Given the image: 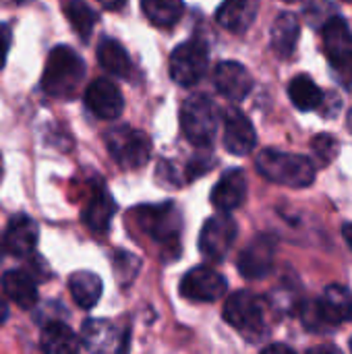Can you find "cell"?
I'll use <instances>...</instances> for the list:
<instances>
[{
	"label": "cell",
	"mask_w": 352,
	"mask_h": 354,
	"mask_svg": "<svg viewBox=\"0 0 352 354\" xmlns=\"http://www.w3.org/2000/svg\"><path fill=\"white\" fill-rule=\"evenodd\" d=\"M342 236H344V241H346V245L352 249V222L349 224H344V228H342Z\"/></svg>",
	"instance_id": "obj_38"
},
{
	"label": "cell",
	"mask_w": 352,
	"mask_h": 354,
	"mask_svg": "<svg viewBox=\"0 0 352 354\" xmlns=\"http://www.w3.org/2000/svg\"><path fill=\"white\" fill-rule=\"evenodd\" d=\"M307 354H342V351L336 348V346H332V344H319V346L309 348Z\"/></svg>",
	"instance_id": "obj_34"
},
{
	"label": "cell",
	"mask_w": 352,
	"mask_h": 354,
	"mask_svg": "<svg viewBox=\"0 0 352 354\" xmlns=\"http://www.w3.org/2000/svg\"><path fill=\"white\" fill-rule=\"evenodd\" d=\"M237 236H239V226L230 216H226V214L212 216L201 228L199 251L203 253L205 259L220 263L228 257Z\"/></svg>",
	"instance_id": "obj_9"
},
{
	"label": "cell",
	"mask_w": 352,
	"mask_h": 354,
	"mask_svg": "<svg viewBox=\"0 0 352 354\" xmlns=\"http://www.w3.org/2000/svg\"><path fill=\"white\" fill-rule=\"evenodd\" d=\"M334 4L330 0H309L305 6V17L311 27H324L334 17Z\"/></svg>",
	"instance_id": "obj_30"
},
{
	"label": "cell",
	"mask_w": 352,
	"mask_h": 354,
	"mask_svg": "<svg viewBox=\"0 0 352 354\" xmlns=\"http://www.w3.org/2000/svg\"><path fill=\"white\" fill-rule=\"evenodd\" d=\"M274 257H276V239L270 234H259L241 251L237 268L243 278L261 280L272 272Z\"/></svg>",
	"instance_id": "obj_10"
},
{
	"label": "cell",
	"mask_w": 352,
	"mask_h": 354,
	"mask_svg": "<svg viewBox=\"0 0 352 354\" xmlns=\"http://www.w3.org/2000/svg\"><path fill=\"white\" fill-rule=\"evenodd\" d=\"M301 37V23L299 17L293 12H282L278 15V19L272 25V48L280 58H288L293 56V52L297 50Z\"/></svg>",
	"instance_id": "obj_21"
},
{
	"label": "cell",
	"mask_w": 352,
	"mask_h": 354,
	"mask_svg": "<svg viewBox=\"0 0 352 354\" xmlns=\"http://www.w3.org/2000/svg\"><path fill=\"white\" fill-rule=\"evenodd\" d=\"M257 135L251 120L239 108H228L224 116V147L232 156H247L255 149Z\"/></svg>",
	"instance_id": "obj_13"
},
{
	"label": "cell",
	"mask_w": 352,
	"mask_h": 354,
	"mask_svg": "<svg viewBox=\"0 0 352 354\" xmlns=\"http://www.w3.org/2000/svg\"><path fill=\"white\" fill-rule=\"evenodd\" d=\"M106 147H108L112 160L127 170L145 166L151 156L149 137L143 131H137L129 124L112 127L106 133Z\"/></svg>",
	"instance_id": "obj_6"
},
{
	"label": "cell",
	"mask_w": 352,
	"mask_h": 354,
	"mask_svg": "<svg viewBox=\"0 0 352 354\" xmlns=\"http://www.w3.org/2000/svg\"><path fill=\"white\" fill-rule=\"evenodd\" d=\"M8 48H10V29L4 23H0V71L6 62Z\"/></svg>",
	"instance_id": "obj_33"
},
{
	"label": "cell",
	"mask_w": 352,
	"mask_h": 354,
	"mask_svg": "<svg viewBox=\"0 0 352 354\" xmlns=\"http://www.w3.org/2000/svg\"><path fill=\"white\" fill-rule=\"evenodd\" d=\"M284 2H299V0H284Z\"/></svg>",
	"instance_id": "obj_42"
},
{
	"label": "cell",
	"mask_w": 352,
	"mask_h": 354,
	"mask_svg": "<svg viewBox=\"0 0 352 354\" xmlns=\"http://www.w3.org/2000/svg\"><path fill=\"white\" fill-rule=\"evenodd\" d=\"M62 10H64V17L68 19L71 27L79 33V37L89 39V35L98 23V12L85 0H64Z\"/></svg>",
	"instance_id": "obj_27"
},
{
	"label": "cell",
	"mask_w": 352,
	"mask_h": 354,
	"mask_svg": "<svg viewBox=\"0 0 352 354\" xmlns=\"http://www.w3.org/2000/svg\"><path fill=\"white\" fill-rule=\"evenodd\" d=\"M259 10V0H224L216 10V21L230 33H245Z\"/></svg>",
	"instance_id": "obj_18"
},
{
	"label": "cell",
	"mask_w": 352,
	"mask_h": 354,
	"mask_svg": "<svg viewBox=\"0 0 352 354\" xmlns=\"http://www.w3.org/2000/svg\"><path fill=\"white\" fill-rule=\"evenodd\" d=\"M324 54L332 66L334 77L344 89L352 87V31L344 19L332 17L322 27Z\"/></svg>",
	"instance_id": "obj_5"
},
{
	"label": "cell",
	"mask_w": 352,
	"mask_h": 354,
	"mask_svg": "<svg viewBox=\"0 0 352 354\" xmlns=\"http://www.w3.org/2000/svg\"><path fill=\"white\" fill-rule=\"evenodd\" d=\"M247 197V176L243 170H228L212 189V205L228 214L243 205Z\"/></svg>",
	"instance_id": "obj_17"
},
{
	"label": "cell",
	"mask_w": 352,
	"mask_h": 354,
	"mask_svg": "<svg viewBox=\"0 0 352 354\" xmlns=\"http://www.w3.org/2000/svg\"><path fill=\"white\" fill-rule=\"evenodd\" d=\"M85 79L83 58L68 46H56L46 60L41 75V89L60 100H71Z\"/></svg>",
	"instance_id": "obj_1"
},
{
	"label": "cell",
	"mask_w": 352,
	"mask_h": 354,
	"mask_svg": "<svg viewBox=\"0 0 352 354\" xmlns=\"http://www.w3.org/2000/svg\"><path fill=\"white\" fill-rule=\"evenodd\" d=\"M311 147L322 164H330L338 156V141L332 135H317L311 141Z\"/></svg>",
	"instance_id": "obj_31"
},
{
	"label": "cell",
	"mask_w": 352,
	"mask_h": 354,
	"mask_svg": "<svg viewBox=\"0 0 352 354\" xmlns=\"http://www.w3.org/2000/svg\"><path fill=\"white\" fill-rule=\"evenodd\" d=\"M214 85L218 93H222L224 97L232 102H241L249 95L253 87V79L241 62L224 60L214 71Z\"/></svg>",
	"instance_id": "obj_15"
},
{
	"label": "cell",
	"mask_w": 352,
	"mask_h": 354,
	"mask_svg": "<svg viewBox=\"0 0 352 354\" xmlns=\"http://www.w3.org/2000/svg\"><path fill=\"white\" fill-rule=\"evenodd\" d=\"M114 212H116V203H114L112 195L104 187H100L93 191V195L89 197V201L83 209V222L93 232H106Z\"/></svg>",
	"instance_id": "obj_22"
},
{
	"label": "cell",
	"mask_w": 352,
	"mask_h": 354,
	"mask_svg": "<svg viewBox=\"0 0 352 354\" xmlns=\"http://www.w3.org/2000/svg\"><path fill=\"white\" fill-rule=\"evenodd\" d=\"M98 60L100 64L114 77H129L133 71L131 58L127 50L112 37H104L98 46Z\"/></svg>",
	"instance_id": "obj_25"
},
{
	"label": "cell",
	"mask_w": 352,
	"mask_h": 354,
	"mask_svg": "<svg viewBox=\"0 0 352 354\" xmlns=\"http://www.w3.org/2000/svg\"><path fill=\"white\" fill-rule=\"evenodd\" d=\"M226 288V278L212 268H193L180 280V295L195 303H216L224 297Z\"/></svg>",
	"instance_id": "obj_11"
},
{
	"label": "cell",
	"mask_w": 352,
	"mask_h": 354,
	"mask_svg": "<svg viewBox=\"0 0 352 354\" xmlns=\"http://www.w3.org/2000/svg\"><path fill=\"white\" fill-rule=\"evenodd\" d=\"M39 239V230L33 218L19 214L8 220L6 234H4V249L12 257H27L35 251Z\"/></svg>",
	"instance_id": "obj_16"
},
{
	"label": "cell",
	"mask_w": 352,
	"mask_h": 354,
	"mask_svg": "<svg viewBox=\"0 0 352 354\" xmlns=\"http://www.w3.org/2000/svg\"><path fill=\"white\" fill-rule=\"evenodd\" d=\"M210 54L207 46L199 39L180 44L170 56V77L180 87L197 85L207 71Z\"/></svg>",
	"instance_id": "obj_8"
},
{
	"label": "cell",
	"mask_w": 352,
	"mask_h": 354,
	"mask_svg": "<svg viewBox=\"0 0 352 354\" xmlns=\"http://www.w3.org/2000/svg\"><path fill=\"white\" fill-rule=\"evenodd\" d=\"M288 95H290L295 108H299L303 112L317 110L324 104V91L313 83V79L309 75H297L288 83Z\"/></svg>",
	"instance_id": "obj_26"
},
{
	"label": "cell",
	"mask_w": 352,
	"mask_h": 354,
	"mask_svg": "<svg viewBox=\"0 0 352 354\" xmlns=\"http://www.w3.org/2000/svg\"><path fill=\"white\" fill-rule=\"evenodd\" d=\"M212 166H214V158H212L210 153H205V149H203V151H199V153L189 162V166H187L189 180H193V178H197V176H201V174L210 172V170H212Z\"/></svg>",
	"instance_id": "obj_32"
},
{
	"label": "cell",
	"mask_w": 352,
	"mask_h": 354,
	"mask_svg": "<svg viewBox=\"0 0 352 354\" xmlns=\"http://www.w3.org/2000/svg\"><path fill=\"white\" fill-rule=\"evenodd\" d=\"M324 305L330 313V317L334 319L336 326L344 324V322H352V292L346 290L344 286H328L324 292Z\"/></svg>",
	"instance_id": "obj_28"
},
{
	"label": "cell",
	"mask_w": 352,
	"mask_h": 354,
	"mask_svg": "<svg viewBox=\"0 0 352 354\" xmlns=\"http://www.w3.org/2000/svg\"><path fill=\"white\" fill-rule=\"evenodd\" d=\"M261 354H297L290 346H286V344H270L268 348H263V353Z\"/></svg>",
	"instance_id": "obj_35"
},
{
	"label": "cell",
	"mask_w": 352,
	"mask_h": 354,
	"mask_svg": "<svg viewBox=\"0 0 352 354\" xmlns=\"http://www.w3.org/2000/svg\"><path fill=\"white\" fill-rule=\"evenodd\" d=\"M0 178H2V158H0Z\"/></svg>",
	"instance_id": "obj_41"
},
{
	"label": "cell",
	"mask_w": 352,
	"mask_h": 354,
	"mask_svg": "<svg viewBox=\"0 0 352 354\" xmlns=\"http://www.w3.org/2000/svg\"><path fill=\"white\" fill-rule=\"evenodd\" d=\"M257 172L270 183L303 189L315 180V166L309 158L278 149H263L255 158Z\"/></svg>",
	"instance_id": "obj_2"
},
{
	"label": "cell",
	"mask_w": 352,
	"mask_h": 354,
	"mask_svg": "<svg viewBox=\"0 0 352 354\" xmlns=\"http://www.w3.org/2000/svg\"><path fill=\"white\" fill-rule=\"evenodd\" d=\"M349 127L352 129V110H351V118H349Z\"/></svg>",
	"instance_id": "obj_40"
},
{
	"label": "cell",
	"mask_w": 352,
	"mask_h": 354,
	"mask_svg": "<svg viewBox=\"0 0 352 354\" xmlns=\"http://www.w3.org/2000/svg\"><path fill=\"white\" fill-rule=\"evenodd\" d=\"M344 2H352V0H344Z\"/></svg>",
	"instance_id": "obj_43"
},
{
	"label": "cell",
	"mask_w": 352,
	"mask_h": 354,
	"mask_svg": "<svg viewBox=\"0 0 352 354\" xmlns=\"http://www.w3.org/2000/svg\"><path fill=\"white\" fill-rule=\"evenodd\" d=\"M2 290L19 309H33L37 303V284L25 270H8L2 274Z\"/></svg>",
	"instance_id": "obj_19"
},
{
	"label": "cell",
	"mask_w": 352,
	"mask_h": 354,
	"mask_svg": "<svg viewBox=\"0 0 352 354\" xmlns=\"http://www.w3.org/2000/svg\"><path fill=\"white\" fill-rule=\"evenodd\" d=\"M81 340L91 354H124L127 351V334L100 319L85 322Z\"/></svg>",
	"instance_id": "obj_14"
},
{
	"label": "cell",
	"mask_w": 352,
	"mask_h": 354,
	"mask_svg": "<svg viewBox=\"0 0 352 354\" xmlns=\"http://www.w3.org/2000/svg\"><path fill=\"white\" fill-rule=\"evenodd\" d=\"M263 309L266 305L257 295L249 290H239L226 301L224 319L230 328L239 330L241 334L249 338H259L266 332Z\"/></svg>",
	"instance_id": "obj_7"
},
{
	"label": "cell",
	"mask_w": 352,
	"mask_h": 354,
	"mask_svg": "<svg viewBox=\"0 0 352 354\" xmlns=\"http://www.w3.org/2000/svg\"><path fill=\"white\" fill-rule=\"evenodd\" d=\"M68 290L77 307L81 309H93L98 301L102 299V278L93 272H75L68 278Z\"/></svg>",
	"instance_id": "obj_23"
},
{
	"label": "cell",
	"mask_w": 352,
	"mask_h": 354,
	"mask_svg": "<svg viewBox=\"0 0 352 354\" xmlns=\"http://www.w3.org/2000/svg\"><path fill=\"white\" fill-rule=\"evenodd\" d=\"M139 228L154 239L156 243L164 245L168 249L170 259H174L180 251V214L174 207V203H162V205H143L133 212Z\"/></svg>",
	"instance_id": "obj_3"
},
{
	"label": "cell",
	"mask_w": 352,
	"mask_h": 354,
	"mask_svg": "<svg viewBox=\"0 0 352 354\" xmlns=\"http://www.w3.org/2000/svg\"><path fill=\"white\" fill-rule=\"evenodd\" d=\"M180 129L191 145L207 149L218 131V108L214 100L205 93L189 95L180 108Z\"/></svg>",
	"instance_id": "obj_4"
},
{
	"label": "cell",
	"mask_w": 352,
	"mask_h": 354,
	"mask_svg": "<svg viewBox=\"0 0 352 354\" xmlns=\"http://www.w3.org/2000/svg\"><path fill=\"white\" fill-rule=\"evenodd\" d=\"M6 319H8V305H6V301L0 297V326H2Z\"/></svg>",
	"instance_id": "obj_37"
},
{
	"label": "cell",
	"mask_w": 352,
	"mask_h": 354,
	"mask_svg": "<svg viewBox=\"0 0 352 354\" xmlns=\"http://www.w3.org/2000/svg\"><path fill=\"white\" fill-rule=\"evenodd\" d=\"M4 251H6V249H4V241L0 239V257H2V253H4Z\"/></svg>",
	"instance_id": "obj_39"
},
{
	"label": "cell",
	"mask_w": 352,
	"mask_h": 354,
	"mask_svg": "<svg viewBox=\"0 0 352 354\" xmlns=\"http://www.w3.org/2000/svg\"><path fill=\"white\" fill-rule=\"evenodd\" d=\"M98 2L108 10H118V8H122L127 4V0H98Z\"/></svg>",
	"instance_id": "obj_36"
},
{
	"label": "cell",
	"mask_w": 352,
	"mask_h": 354,
	"mask_svg": "<svg viewBox=\"0 0 352 354\" xmlns=\"http://www.w3.org/2000/svg\"><path fill=\"white\" fill-rule=\"evenodd\" d=\"M299 317H301L303 326L307 330H311V332L324 334V332H330V330L338 328L334 324V319L330 317V313H328V309H326L322 299L319 301H305V303H301Z\"/></svg>",
	"instance_id": "obj_29"
},
{
	"label": "cell",
	"mask_w": 352,
	"mask_h": 354,
	"mask_svg": "<svg viewBox=\"0 0 352 354\" xmlns=\"http://www.w3.org/2000/svg\"><path fill=\"white\" fill-rule=\"evenodd\" d=\"M85 106L98 118L114 120L122 114L124 102H122V93L116 87V83H112L106 77H100L93 83H89V87L85 89Z\"/></svg>",
	"instance_id": "obj_12"
},
{
	"label": "cell",
	"mask_w": 352,
	"mask_h": 354,
	"mask_svg": "<svg viewBox=\"0 0 352 354\" xmlns=\"http://www.w3.org/2000/svg\"><path fill=\"white\" fill-rule=\"evenodd\" d=\"M141 8L149 23L160 29H172L185 12L183 0H141Z\"/></svg>",
	"instance_id": "obj_24"
},
{
	"label": "cell",
	"mask_w": 352,
	"mask_h": 354,
	"mask_svg": "<svg viewBox=\"0 0 352 354\" xmlns=\"http://www.w3.org/2000/svg\"><path fill=\"white\" fill-rule=\"evenodd\" d=\"M39 346L44 354H79L81 340L62 322H48L41 330Z\"/></svg>",
	"instance_id": "obj_20"
}]
</instances>
